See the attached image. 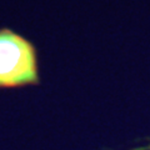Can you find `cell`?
Listing matches in <instances>:
<instances>
[{
	"mask_svg": "<svg viewBox=\"0 0 150 150\" xmlns=\"http://www.w3.org/2000/svg\"><path fill=\"white\" fill-rule=\"evenodd\" d=\"M39 83V62L34 44L11 29H0V89Z\"/></svg>",
	"mask_w": 150,
	"mask_h": 150,
	"instance_id": "obj_1",
	"label": "cell"
}]
</instances>
